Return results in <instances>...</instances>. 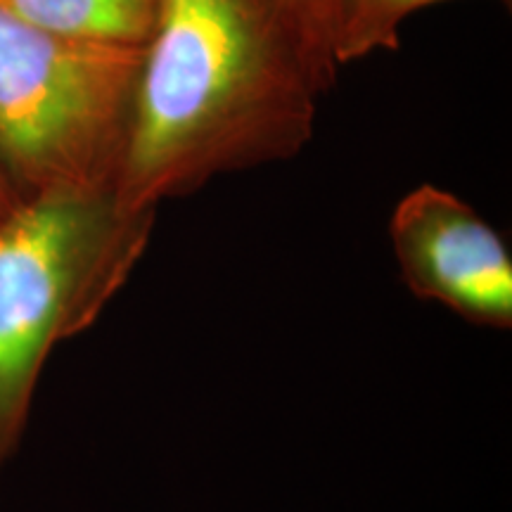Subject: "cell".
Returning <instances> with one entry per match:
<instances>
[{
    "instance_id": "52a82bcc",
    "label": "cell",
    "mask_w": 512,
    "mask_h": 512,
    "mask_svg": "<svg viewBox=\"0 0 512 512\" xmlns=\"http://www.w3.org/2000/svg\"><path fill=\"white\" fill-rule=\"evenodd\" d=\"M337 3L339 0H285L294 24L302 31L306 46L311 50L313 60H316L320 72L328 76L332 86H335L339 69H342L335 55Z\"/></svg>"
},
{
    "instance_id": "8992f818",
    "label": "cell",
    "mask_w": 512,
    "mask_h": 512,
    "mask_svg": "<svg viewBox=\"0 0 512 512\" xmlns=\"http://www.w3.org/2000/svg\"><path fill=\"white\" fill-rule=\"evenodd\" d=\"M444 0H339L337 3V64L366 60L380 50L399 48L401 27L415 12Z\"/></svg>"
},
{
    "instance_id": "5b68a950",
    "label": "cell",
    "mask_w": 512,
    "mask_h": 512,
    "mask_svg": "<svg viewBox=\"0 0 512 512\" xmlns=\"http://www.w3.org/2000/svg\"><path fill=\"white\" fill-rule=\"evenodd\" d=\"M27 22L110 46L145 48L157 24L159 0H0Z\"/></svg>"
},
{
    "instance_id": "277c9868",
    "label": "cell",
    "mask_w": 512,
    "mask_h": 512,
    "mask_svg": "<svg viewBox=\"0 0 512 512\" xmlns=\"http://www.w3.org/2000/svg\"><path fill=\"white\" fill-rule=\"evenodd\" d=\"M389 238L413 294L470 323L510 330L512 259L477 209L437 185H418L394 207Z\"/></svg>"
},
{
    "instance_id": "3957f363",
    "label": "cell",
    "mask_w": 512,
    "mask_h": 512,
    "mask_svg": "<svg viewBox=\"0 0 512 512\" xmlns=\"http://www.w3.org/2000/svg\"><path fill=\"white\" fill-rule=\"evenodd\" d=\"M143 53L55 34L0 3V169L24 200L117 188Z\"/></svg>"
},
{
    "instance_id": "7a4b0ae2",
    "label": "cell",
    "mask_w": 512,
    "mask_h": 512,
    "mask_svg": "<svg viewBox=\"0 0 512 512\" xmlns=\"http://www.w3.org/2000/svg\"><path fill=\"white\" fill-rule=\"evenodd\" d=\"M155 221L114 190H60L27 197L0 223V467L27 430L50 351L124 290Z\"/></svg>"
},
{
    "instance_id": "ba28073f",
    "label": "cell",
    "mask_w": 512,
    "mask_h": 512,
    "mask_svg": "<svg viewBox=\"0 0 512 512\" xmlns=\"http://www.w3.org/2000/svg\"><path fill=\"white\" fill-rule=\"evenodd\" d=\"M22 202L24 197L19 195L15 185L10 183V178L5 176V171L0 169V223L8 219L12 211H15Z\"/></svg>"
},
{
    "instance_id": "6da1fadb",
    "label": "cell",
    "mask_w": 512,
    "mask_h": 512,
    "mask_svg": "<svg viewBox=\"0 0 512 512\" xmlns=\"http://www.w3.org/2000/svg\"><path fill=\"white\" fill-rule=\"evenodd\" d=\"M330 88L285 0H159L114 195L157 211L219 176L294 159Z\"/></svg>"
}]
</instances>
